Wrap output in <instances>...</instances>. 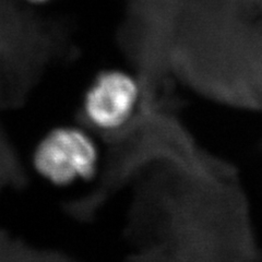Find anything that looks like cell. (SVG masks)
<instances>
[{
    "label": "cell",
    "mask_w": 262,
    "mask_h": 262,
    "mask_svg": "<svg viewBox=\"0 0 262 262\" xmlns=\"http://www.w3.org/2000/svg\"><path fill=\"white\" fill-rule=\"evenodd\" d=\"M26 2L31 5H34V6H43V5L51 4V3L55 2V0H26Z\"/></svg>",
    "instance_id": "obj_3"
},
{
    "label": "cell",
    "mask_w": 262,
    "mask_h": 262,
    "mask_svg": "<svg viewBox=\"0 0 262 262\" xmlns=\"http://www.w3.org/2000/svg\"><path fill=\"white\" fill-rule=\"evenodd\" d=\"M35 175L56 189L93 182L102 166V150L88 126L62 122L45 130L31 152Z\"/></svg>",
    "instance_id": "obj_1"
},
{
    "label": "cell",
    "mask_w": 262,
    "mask_h": 262,
    "mask_svg": "<svg viewBox=\"0 0 262 262\" xmlns=\"http://www.w3.org/2000/svg\"><path fill=\"white\" fill-rule=\"evenodd\" d=\"M140 96L141 86L133 73L120 68L101 70L81 96V117L95 134L116 133L133 120Z\"/></svg>",
    "instance_id": "obj_2"
}]
</instances>
